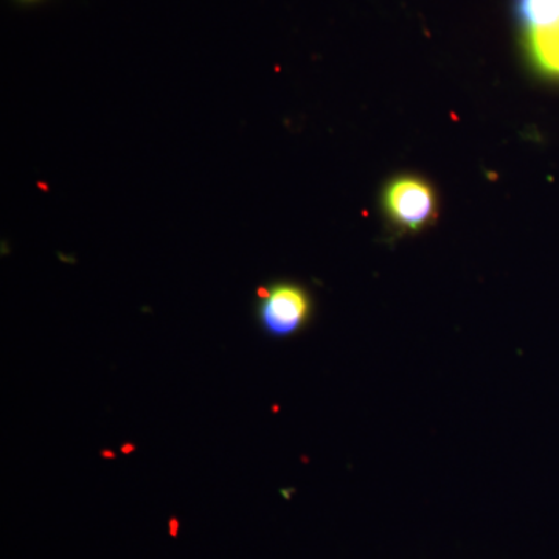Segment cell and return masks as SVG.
Wrapping results in <instances>:
<instances>
[{"label":"cell","instance_id":"cell-1","mask_svg":"<svg viewBox=\"0 0 559 559\" xmlns=\"http://www.w3.org/2000/svg\"><path fill=\"white\" fill-rule=\"evenodd\" d=\"M311 312V301L304 288L278 283L261 296L259 319L263 329L275 337L293 336L304 329Z\"/></svg>","mask_w":559,"mask_h":559},{"label":"cell","instance_id":"cell-2","mask_svg":"<svg viewBox=\"0 0 559 559\" xmlns=\"http://www.w3.org/2000/svg\"><path fill=\"white\" fill-rule=\"evenodd\" d=\"M384 207L396 226L417 231L436 216V194L425 180L404 176L389 183Z\"/></svg>","mask_w":559,"mask_h":559},{"label":"cell","instance_id":"cell-3","mask_svg":"<svg viewBox=\"0 0 559 559\" xmlns=\"http://www.w3.org/2000/svg\"><path fill=\"white\" fill-rule=\"evenodd\" d=\"M525 31L530 60L540 72L559 79V21L546 27Z\"/></svg>","mask_w":559,"mask_h":559},{"label":"cell","instance_id":"cell-4","mask_svg":"<svg viewBox=\"0 0 559 559\" xmlns=\"http://www.w3.org/2000/svg\"><path fill=\"white\" fill-rule=\"evenodd\" d=\"M516 14L525 28L546 27L559 21V0H516Z\"/></svg>","mask_w":559,"mask_h":559},{"label":"cell","instance_id":"cell-5","mask_svg":"<svg viewBox=\"0 0 559 559\" xmlns=\"http://www.w3.org/2000/svg\"><path fill=\"white\" fill-rule=\"evenodd\" d=\"M179 522L176 520H171V535L176 536V533H178Z\"/></svg>","mask_w":559,"mask_h":559}]
</instances>
